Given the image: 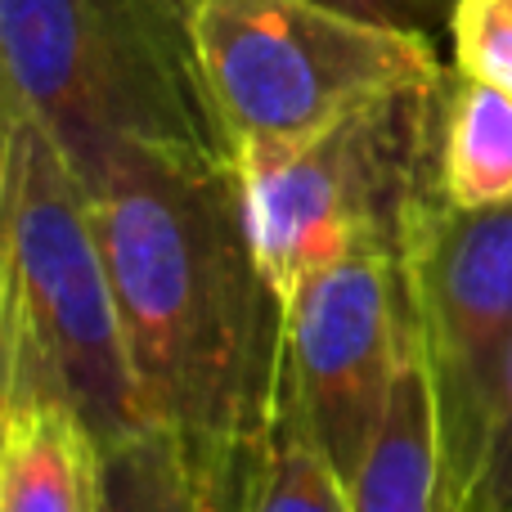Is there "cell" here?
<instances>
[{"mask_svg":"<svg viewBox=\"0 0 512 512\" xmlns=\"http://www.w3.org/2000/svg\"><path fill=\"white\" fill-rule=\"evenodd\" d=\"M113 270L144 409L189 512H252L288 382V301L252 243L234 162L113 149L77 171Z\"/></svg>","mask_w":512,"mask_h":512,"instance_id":"6da1fadb","label":"cell"},{"mask_svg":"<svg viewBox=\"0 0 512 512\" xmlns=\"http://www.w3.org/2000/svg\"><path fill=\"white\" fill-rule=\"evenodd\" d=\"M0 391H50L108 450V508L189 512L180 459L144 409L113 270L77 167L32 113L0 149Z\"/></svg>","mask_w":512,"mask_h":512,"instance_id":"7a4b0ae2","label":"cell"},{"mask_svg":"<svg viewBox=\"0 0 512 512\" xmlns=\"http://www.w3.org/2000/svg\"><path fill=\"white\" fill-rule=\"evenodd\" d=\"M194 0H0L5 108L72 167L113 149L234 162L198 63Z\"/></svg>","mask_w":512,"mask_h":512,"instance_id":"3957f363","label":"cell"},{"mask_svg":"<svg viewBox=\"0 0 512 512\" xmlns=\"http://www.w3.org/2000/svg\"><path fill=\"white\" fill-rule=\"evenodd\" d=\"M189 23L239 171L288 158L355 108L450 68L436 36L333 0H194Z\"/></svg>","mask_w":512,"mask_h":512,"instance_id":"277c9868","label":"cell"},{"mask_svg":"<svg viewBox=\"0 0 512 512\" xmlns=\"http://www.w3.org/2000/svg\"><path fill=\"white\" fill-rule=\"evenodd\" d=\"M445 86L450 68L355 108L288 158L239 171L256 256L283 301L351 252L405 256L441 194Z\"/></svg>","mask_w":512,"mask_h":512,"instance_id":"5b68a950","label":"cell"},{"mask_svg":"<svg viewBox=\"0 0 512 512\" xmlns=\"http://www.w3.org/2000/svg\"><path fill=\"white\" fill-rule=\"evenodd\" d=\"M445 432L454 512H468L512 373V203L454 207L436 194L405 248Z\"/></svg>","mask_w":512,"mask_h":512,"instance_id":"8992f818","label":"cell"},{"mask_svg":"<svg viewBox=\"0 0 512 512\" xmlns=\"http://www.w3.org/2000/svg\"><path fill=\"white\" fill-rule=\"evenodd\" d=\"M405 301V256L391 252H351L288 297V391L346 490L369 459L396 378Z\"/></svg>","mask_w":512,"mask_h":512,"instance_id":"52a82bcc","label":"cell"},{"mask_svg":"<svg viewBox=\"0 0 512 512\" xmlns=\"http://www.w3.org/2000/svg\"><path fill=\"white\" fill-rule=\"evenodd\" d=\"M0 512H108V450L50 391H0Z\"/></svg>","mask_w":512,"mask_h":512,"instance_id":"ba28073f","label":"cell"},{"mask_svg":"<svg viewBox=\"0 0 512 512\" xmlns=\"http://www.w3.org/2000/svg\"><path fill=\"white\" fill-rule=\"evenodd\" d=\"M351 512H454L441 405H436L432 369H427L414 288L405 301V342H400L396 378H391L369 459L351 481Z\"/></svg>","mask_w":512,"mask_h":512,"instance_id":"9c48e42d","label":"cell"},{"mask_svg":"<svg viewBox=\"0 0 512 512\" xmlns=\"http://www.w3.org/2000/svg\"><path fill=\"white\" fill-rule=\"evenodd\" d=\"M441 194L454 207L512 203V95L454 63L441 113Z\"/></svg>","mask_w":512,"mask_h":512,"instance_id":"30bf717a","label":"cell"},{"mask_svg":"<svg viewBox=\"0 0 512 512\" xmlns=\"http://www.w3.org/2000/svg\"><path fill=\"white\" fill-rule=\"evenodd\" d=\"M351 512V490H346L337 463L315 441L310 423L301 418L288 382H283L279 414L270 423V436L261 445L252 481V512Z\"/></svg>","mask_w":512,"mask_h":512,"instance_id":"8fae6325","label":"cell"},{"mask_svg":"<svg viewBox=\"0 0 512 512\" xmlns=\"http://www.w3.org/2000/svg\"><path fill=\"white\" fill-rule=\"evenodd\" d=\"M450 63L512 95V0H454Z\"/></svg>","mask_w":512,"mask_h":512,"instance_id":"7c38bea8","label":"cell"},{"mask_svg":"<svg viewBox=\"0 0 512 512\" xmlns=\"http://www.w3.org/2000/svg\"><path fill=\"white\" fill-rule=\"evenodd\" d=\"M468 512H512V373H508L504 405H499L495 436H490L486 468H481Z\"/></svg>","mask_w":512,"mask_h":512,"instance_id":"4fadbf2b","label":"cell"},{"mask_svg":"<svg viewBox=\"0 0 512 512\" xmlns=\"http://www.w3.org/2000/svg\"><path fill=\"white\" fill-rule=\"evenodd\" d=\"M333 5L382 18V23L414 27V32L436 36V41H441V32H450V14H454V0H333Z\"/></svg>","mask_w":512,"mask_h":512,"instance_id":"5bb4252c","label":"cell"}]
</instances>
